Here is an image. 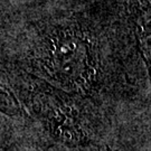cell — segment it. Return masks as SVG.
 I'll use <instances>...</instances> for the list:
<instances>
[{
    "label": "cell",
    "mask_w": 151,
    "mask_h": 151,
    "mask_svg": "<svg viewBox=\"0 0 151 151\" xmlns=\"http://www.w3.org/2000/svg\"><path fill=\"white\" fill-rule=\"evenodd\" d=\"M17 110V102L15 97L11 96L9 91L2 86L0 84V111H12V113H15Z\"/></svg>",
    "instance_id": "obj_3"
},
{
    "label": "cell",
    "mask_w": 151,
    "mask_h": 151,
    "mask_svg": "<svg viewBox=\"0 0 151 151\" xmlns=\"http://www.w3.org/2000/svg\"><path fill=\"white\" fill-rule=\"evenodd\" d=\"M55 38L57 39H54V48L50 50L52 56H49V58L46 60V64L52 63L53 65L48 66L47 68L52 73H56L60 81L65 82L66 75H68V84L72 85V82H75L74 85L77 84L78 86H83V82L77 74L82 72H80L72 62L74 60L84 63L87 62L88 56L91 55L88 54L85 40L81 39V37H68L64 32L55 35Z\"/></svg>",
    "instance_id": "obj_2"
},
{
    "label": "cell",
    "mask_w": 151,
    "mask_h": 151,
    "mask_svg": "<svg viewBox=\"0 0 151 151\" xmlns=\"http://www.w3.org/2000/svg\"><path fill=\"white\" fill-rule=\"evenodd\" d=\"M34 109L57 140L68 145H84L88 141L84 120L70 102L52 90L43 87L34 95Z\"/></svg>",
    "instance_id": "obj_1"
}]
</instances>
